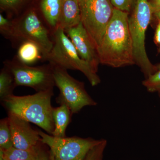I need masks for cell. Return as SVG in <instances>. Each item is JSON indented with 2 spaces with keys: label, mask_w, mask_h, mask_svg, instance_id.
<instances>
[{
  "label": "cell",
  "mask_w": 160,
  "mask_h": 160,
  "mask_svg": "<svg viewBox=\"0 0 160 160\" xmlns=\"http://www.w3.org/2000/svg\"><path fill=\"white\" fill-rule=\"evenodd\" d=\"M129 13L114 8L97 51L100 64L113 68L135 64Z\"/></svg>",
  "instance_id": "6da1fadb"
},
{
  "label": "cell",
  "mask_w": 160,
  "mask_h": 160,
  "mask_svg": "<svg viewBox=\"0 0 160 160\" xmlns=\"http://www.w3.org/2000/svg\"><path fill=\"white\" fill-rule=\"evenodd\" d=\"M53 94V89L22 96L13 94L1 103L8 113L33 123L52 135L54 130L51 104Z\"/></svg>",
  "instance_id": "7a4b0ae2"
},
{
  "label": "cell",
  "mask_w": 160,
  "mask_h": 160,
  "mask_svg": "<svg viewBox=\"0 0 160 160\" xmlns=\"http://www.w3.org/2000/svg\"><path fill=\"white\" fill-rule=\"evenodd\" d=\"M148 0H137L131 15L129 17V32L132 41L133 58L146 78L157 70L149 60L145 47L146 32L153 15Z\"/></svg>",
  "instance_id": "3957f363"
},
{
  "label": "cell",
  "mask_w": 160,
  "mask_h": 160,
  "mask_svg": "<svg viewBox=\"0 0 160 160\" xmlns=\"http://www.w3.org/2000/svg\"><path fill=\"white\" fill-rule=\"evenodd\" d=\"M53 45L46 61L66 70H78L84 74L92 86L101 82L98 72L82 58L64 29L58 27L53 34Z\"/></svg>",
  "instance_id": "277c9868"
},
{
  "label": "cell",
  "mask_w": 160,
  "mask_h": 160,
  "mask_svg": "<svg viewBox=\"0 0 160 160\" xmlns=\"http://www.w3.org/2000/svg\"><path fill=\"white\" fill-rule=\"evenodd\" d=\"M14 29L13 45L18 46L22 40H30L38 44L42 50L44 62L53 45V35L38 11L31 8L21 16L12 19Z\"/></svg>",
  "instance_id": "5b68a950"
},
{
  "label": "cell",
  "mask_w": 160,
  "mask_h": 160,
  "mask_svg": "<svg viewBox=\"0 0 160 160\" xmlns=\"http://www.w3.org/2000/svg\"><path fill=\"white\" fill-rule=\"evenodd\" d=\"M52 66L55 85L60 91L56 100L57 103L66 105L72 114L78 113L86 106L97 105L98 103L86 91L84 83L72 77L67 70Z\"/></svg>",
  "instance_id": "8992f818"
},
{
  "label": "cell",
  "mask_w": 160,
  "mask_h": 160,
  "mask_svg": "<svg viewBox=\"0 0 160 160\" xmlns=\"http://www.w3.org/2000/svg\"><path fill=\"white\" fill-rule=\"evenodd\" d=\"M81 22L97 49L113 14L110 0H79Z\"/></svg>",
  "instance_id": "52a82bcc"
},
{
  "label": "cell",
  "mask_w": 160,
  "mask_h": 160,
  "mask_svg": "<svg viewBox=\"0 0 160 160\" xmlns=\"http://www.w3.org/2000/svg\"><path fill=\"white\" fill-rule=\"evenodd\" d=\"M42 143L49 147L52 160H84L90 149L102 139L92 138H57L38 130Z\"/></svg>",
  "instance_id": "ba28073f"
},
{
  "label": "cell",
  "mask_w": 160,
  "mask_h": 160,
  "mask_svg": "<svg viewBox=\"0 0 160 160\" xmlns=\"http://www.w3.org/2000/svg\"><path fill=\"white\" fill-rule=\"evenodd\" d=\"M4 66L11 72L17 86L30 87L39 92L53 89L55 86L50 63L32 66L21 63L14 58L11 61H5Z\"/></svg>",
  "instance_id": "9c48e42d"
},
{
  "label": "cell",
  "mask_w": 160,
  "mask_h": 160,
  "mask_svg": "<svg viewBox=\"0 0 160 160\" xmlns=\"http://www.w3.org/2000/svg\"><path fill=\"white\" fill-rule=\"evenodd\" d=\"M13 147L22 150L34 149L41 142L38 130L32 128L30 122L22 118L8 113Z\"/></svg>",
  "instance_id": "30bf717a"
},
{
  "label": "cell",
  "mask_w": 160,
  "mask_h": 160,
  "mask_svg": "<svg viewBox=\"0 0 160 160\" xmlns=\"http://www.w3.org/2000/svg\"><path fill=\"white\" fill-rule=\"evenodd\" d=\"M65 32L73 43L80 57L89 63L92 69L98 72L100 62L97 49L82 22Z\"/></svg>",
  "instance_id": "8fae6325"
},
{
  "label": "cell",
  "mask_w": 160,
  "mask_h": 160,
  "mask_svg": "<svg viewBox=\"0 0 160 160\" xmlns=\"http://www.w3.org/2000/svg\"><path fill=\"white\" fill-rule=\"evenodd\" d=\"M81 22L79 0H62L58 27L66 31Z\"/></svg>",
  "instance_id": "7c38bea8"
},
{
  "label": "cell",
  "mask_w": 160,
  "mask_h": 160,
  "mask_svg": "<svg viewBox=\"0 0 160 160\" xmlns=\"http://www.w3.org/2000/svg\"><path fill=\"white\" fill-rule=\"evenodd\" d=\"M18 46L14 58L20 62L31 66L40 61L44 62L42 50L36 43L30 40H22Z\"/></svg>",
  "instance_id": "4fadbf2b"
},
{
  "label": "cell",
  "mask_w": 160,
  "mask_h": 160,
  "mask_svg": "<svg viewBox=\"0 0 160 160\" xmlns=\"http://www.w3.org/2000/svg\"><path fill=\"white\" fill-rule=\"evenodd\" d=\"M62 0H41L39 8L43 22L53 34L58 27Z\"/></svg>",
  "instance_id": "5bb4252c"
},
{
  "label": "cell",
  "mask_w": 160,
  "mask_h": 160,
  "mask_svg": "<svg viewBox=\"0 0 160 160\" xmlns=\"http://www.w3.org/2000/svg\"><path fill=\"white\" fill-rule=\"evenodd\" d=\"M71 110L66 105H60L52 109V118L54 130L51 135L57 138L66 137V130L71 122L72 115Z\"/></svg>",
  "instance_id": "9a60e30c"
},
{
  "label": "cell",
  "mask_w": 160,
  "mask_h": 160,
  "mask_svg": "<svg viewBox=\"0 0 160 160\" xmlns=\"http://www.w3.org/2000/svg\"><path fill=\"white\" fill-rule=\"evenodd\" d=\"M17 87L13 75L6 66L0 72V99L1 102L13 95V90Z\"/></svg>",
  "instance_id": "2e32d148"
},
{
  "label": "cell",
  "mask_w": 160,
  "mask_h": 160,
  "mask_svg": "<svg viewBox=\"0 0 160 160\" xmlns=\"http://www.w3.org/2000/svg\"><path fill=\"white\" fill-rule=\"evenodd\" d=\"M41 142L34 149L30 150H22L12 147L4 150V158L9 160H37Z\"/></svg>",
  "instance_id": "e0dca14e"
},
{
  "label": "cell",
  "mask_w": 160,
  "mask_h": 160,
  "mask_svg": "<svg viewBox=\"0 0 160 160\" xmlns=\"http://www.w3.org/2000/svg\"><path fill=\"white\" fill-rule=\"evenodd\" d=\"M13 147L8 117L0 120V149L6 150Z\"/></svg>",
  "instance_id": "ac0fdd59"
},
{
  "label": "cell",
  "mask_w": 160,
  "mask_h": 160,
  "mask_svg": "<svg viewBox=\"0 0 160 160\" xmlns=\"http://www.w3.org/2000/svg\"><path fill=\"white\" fill-rule=\"evenodd\" d=\"M0 32L4 38L13 43L14 40V25L12 19L0 14Z\"/></svg>",
  "instance_id": "d6986e66"
},
{
  "label": "cell",
  "mask_w": 160,
  "mask_h": 160,
  "mask_svg": "<svg viewBox=\"0 0 160 160\" xmlns=\"http://www.w3.org/2000/svg\"><path fill=\"white\" fill-rule=\"evenodd\" d=\"M157 66V70L142 82L143 86L150 92L160 91V65Z\"/></svg>",
  "instance_id": "ffe728a7"
},
{
  "label": "cell",
  "mask_w": 160,
  "mask_h": 160,
  "mask_svg": "<svg viewBox=\"0 0 160 160\" xmlns=\"http://www.w3.org/2000/svg\"><path fill=\"white\" fill-rule=\"evenodd\" d=\"M107 145V141L102 139L101 142L90 149L84 160H102Z\"/></svg>",
  "instance_id": "44dd1931"
},
{
  "label": "cell",
  "mask_w": 160,
  "mask_h": 160,
  "mask_svg": "<svg viewBox=\"0 0 160 160\" xmlns=\"http://www.w3.org/2000/svg\"><path fill=\"white\" fill-rule=\"evenodd\" d=\"M28 0H0L1 8L5 11L18 12Z\"/></svg>",
  "instance_id": "7402d4cb"
},
{
  "label": "cell",
  "mask_w": 160,
  "mask_h": 160,
  "mask_svg": "<svg viewBox=\"0 0 160 160\" xmlns=\"http://www.w3.org/2000/svg\"><path fill=\"white\" fill-rule=\"evenodd\" d=\"M114 8L129 13L135 6L137 0H110Z\"/></svg>",
  "instance_id": "603a6c76"
},
{
  "label": "cell",
  "mask_w": 160,
  "mask_h": 160,
  "mask_svg": "<svg viewBox=\"0 0 160 160\" xmlns=\"http://www.w3.org/2000/svg\"><path fill=\"white\" fill-rule=\"evenodd\" d=\"M42 144V142L40 144L37 160H52L49 151H47L44 149Z\"/></svg>",
  "instance_id": "cb8c5ba5"
},
{
  "label": "cell",
  "mask_w": 160,
  "mask_h": 160,
  "mask_svg": "<svg viewBox=\"0 0 160 160\" xmlns=\"http://www.w3.org/2000/svg\"><path fill=\"white\" fill-rule=\"evenodd\" d=\"M158 20V23L155 33L154 42L156 45H160V20Z\"/></svg>",
  "instance_id": "d4e9b609"
},
{
  "label": "cell",
  "mask_w": 160,
  "mask_h": 160,
  "mask_svg": "<svg viewBox=\"0 0 160 160\" xmlns=\"http://www.w3.org/2000/svg\"><path fill=\"white\" fill-rule=\"evenodd\" d=\"M149 2L153 9V13L160 10V0H151Z\"/></svg>",
  "instance_id": "484cf974"
},
{
  "label": "cell",
  "mask_w": 160,
  "mask_h": 160,
  "mask_svg": "<svg viewBox=\"0 0 160 160\" xmlns=\"http://www.w3.org/2000/svg\"><path fill=\"white\" fill-rule=\"evenodd\" d=\"M153 15L156 17L158 19L160 20V10L154 12L153 13Z\"/></svg>",
  "instance_id": "4316f807"
},
{
  "label": "cell",
  "mask_w": 160,
  "mask_h": 160,
  "mask_svg": "<svg viewBox=\"0 0 160 160\" xmlns=\"http://www.w3.org/2000/svg\"><path fill=\"white\" fill-rule=\"evenodd\" d=\"M158 96L160 98V91H159L158 92Z\"/></svg>",
  "instance_id": "83f0119b"
},
{
  "label": "cell",
  "mask_w": 160,
  "mask_h": 160,
  "mask_svg": "<svg viewBox=\"0 0 160 160\" xmlns=\"http://www.w3.org/2000/svg\"><path fill=\"white\" fill-rule=\"evenodd\" d=\"M3 160H9L7 159H6V158H4V159H3Z\"/></svg>",
  "instance_id": "f1b7e54d"
},
{
  "label": "cell",
  "mask_w": 160,
  "mask_h": 160,
  "mask_svg": "<svg viewBox=\"0 0 160 160\" xmlns=\"http://www.w3.org/2000/svg\"><path fill=\"white\" fill-rule=\"evenodd\" d=\"M159 52H160V46L159 49Z\"/></svg>",
  "instance_id": "f546056e"
},
{
  "label": "cell",
  "mask_w": 160,
  "mask_h": 160,
  "mask_svg": "<svg viewBox=\"0 0 160 160\" xmlns=\"http://www.w3.org/2000/svg\"></svg>",
  "instance_id": "4dcf8cb0"
}]
</instances>
